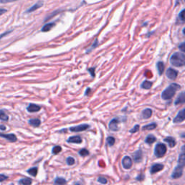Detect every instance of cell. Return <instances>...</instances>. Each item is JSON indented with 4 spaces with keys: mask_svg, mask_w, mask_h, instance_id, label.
Wrapping results in <instances>:
<instances>
[{
    "mask_svg": "<svg viewBox=\"0 0 185 185\" xmlns=\"http://www.w3.org/2000/svg\"><path fill=\"white\" fill-rule=\"evenodd\" d=\"M166 146L163 143H158L155 147L154 154L157 158H161L166 152Z\"/></svg>",
    "mask_w": 185,
    "mask_h": 185,
    "instance_id": "obj_4",
    "label": "cell"
},
{
    "mask_svg": "<svg viewBox=\"0 0 185 185\" xmlns=\"http://www.w3.org/2000/svg\"><path fill=\"white\" fill-rule=\"evenodd\" d=\"M0 129H1V130H6V127L1 124V125H0Z\"/></svg>",
    "mask_w": 185,
    "mask_h": 185,
    "instance_id": "obj_44",
    "label": "cell"
},
{
    "mask_svg": "<svg viewBox=\"0 0 185 185\" xmlns=\"http://www.w3.org/2000/svg\"><path fill=\"white\" fill-rule=\"evenodd\" d=\"M68 142L69 143H76V144H80V143L82 142V139L78 135L75 136H72V137H69L68 140Z\"/></svg>",
    "mask_w": 185,
    "mask_h": 185,
    "instance_id": "obj_15",
    "label": "cell"
},
{
    "mask_svg": "<svg viewBox=\"0 0 185 185\" xmlns=\"http://www.w3.org/2000/svg\"><path fill=\"white\" fill-rule=\"evenodd\" d=\"M179 48L182 52H185V43L182 42L179 45Z\"/></svg>",
    "mask_w": 185,
    "mask_h": 185,
    "instance_id": "obj_36",
    "label": "cell"
},
{
    "mask_svg": "<svg viewBox=\"0 0 185 185\" xmlns=\"http://www.w3.org/2000/svg\"><path fill=\"white\" fill-rule=\"evenodd\" d=\"M12 31H7V32H5V33H2V34L1 35V36H0V39H1V38H3V37H4V36H7V35H8V34H9V33H10Z\"/></svg>",
    "mask_w": 185,
    "mask_h": 185,
    "instance_id": "obj_40",
    "label": "cell"
},
{
    "mask_svg": "<svg viewBox=\"0 0 185 185\" xmlns=\"http://www.w3.org/2000/svg\"><path fill=\"white\" fill-rule=\"evenodd\" d=\"M88 71L89 72L90 74H91V75L92 76V78L95 77V75H96V74H95V68H89L88 69Z\"/></svg>",
    "mask_w": 185,
    "mask_h": 185,
    "instance_id": "obj_37",
    "label": "cell"
},
{
    "mask_svg": "<svg viewBox=\"0 0 185 185\" xmlns=\"http://www.w3.org/2000/svg\"><path fill=\"white\" fill-rule=\"evenodd\" d=\"M152 111L151 108H145L142 111V118L145 119H148L150 118V117L152 116Z\"/></svg>",
    "mask_w": 185,
    "mask_h": 185,
    "instance_id": "obj_17",
    "label": "cell"
},
{
    "mask_svg": "<svg viewBox=\"0 0 185 185\" xmlns=\"http://www.w3.org/2000/svg\"><path fill=\"white\" fill-rule=\"evenodd\" d=\"M0 137L5 138L6 140H8L10 142H15L17 140V137L14 134H3L0 133Z\"/></svg>",
    "mask_w": 185,
    "mask_h": 185,
    "instance_id": "obj_13",
    "label": "cell"
},
{
    "mask_svg": "<svg viewBox=\"0 0 185 185\" xmlns=\"http://www.w3.org/2000/svg\"><path fill=\"white\" fill-rule=\"evenodd\" d=\"M89 127L90 126L87 124H80V125L70 127V128H69V130H70L71 132H79L86 130L87 129L89 128Z\"/></svg>",
    "mask_w": 185,
    "mask_h": 185,
    "instance_id": "obj_5",
    "label": "cell"
},
{
    "mask_svg": "<svg viewBox=\"0 0 185 185\" xmlns=\"http://www.w3.org/2000/svg\"><path fill=\"white\" fill-rule=\"evenodd\" d=\"M184 11L185 10L183 9L179 13V15H178V18H177V20H179V21L181 22V23H184V20H185V18H184Z\"/></svg>",
    "mask_w": 185,
    "mask_h": 185,
    "instance_id": "obj_26",
    "label": "cell"
},
{
    "mask_svg": "<svg viewBox=\"0 0 185 185\" xmlns=\"http://www.w3.org/2000/svg\"><path fill=\"white\" fill-rule=\"evenodd\" d=\"M0 119L4 122L8 121L9 119L8 116L5 114V112H4L3 110H0Z\"/></svg>",
    "mask_w": 185,
    "mask_h": 185,
    "instance_id": "obj_27",
    "label": "cell"
},
{
    "mask_svg": "<svg viewBox=\"0 0 185 185\" xmlns=\"http://www.w3.org/2000/svg\"><path fill=\"white\" fill-rule=\"evenodd\" d=\"M166 77L170 80H175L177 78L178 71L173 68H168L166 72Z\"/></svg>",
    "mask_w": 185,
    "mask_h": 185,
    "instance_id": "obj_8",
    "label": "cell"
},
{
    "mask_svg": "<svg viewBox=\"0 0 185 185\" xmlns=\"http://www.w3.org/2000/svg\"><path fill=\"white\" fill-rule=\"evenodd\" d=\"M27 172L29 173L30 175L33 176V177H36L37 175V173H38V168L37 167H33L31 168H30L27 171Z\"/></svg>",
    "mask_w": 185,
    "mask_h": 185,
    "instance_id": "obj_28",
    "label": "cell"
},
{
    "mask_svg": "<svg viewBox=\"0 0 185 185\" xmlns=\"http://www.w3.org/2000/svg\"><path fill=\"white\" fill-rule=\"evenodd\" d=\"M62 151V148L60 146H54L52 149V153L56 155Z\"/></svg>",
    "mask_w": 185,
    "mask_h": 185,
    "instance_id": "obj_32",
    "label": "cell"
},
{
    "mask_svg": "<svg viewBox=\"0 0 185 185\" xmlns=\"http://www.w3.org/2000/svg\"><path fill=\"white\" fill-rule=\"evenodd\" d=\"M163 164H161V163H156L154 164V165H152L151 166V168H150V173H152V174H153L155 173H157L158 172H160V171L163 170Z\"/></svg>",
    "mask_w": 185,
    "mask_h": 185,
    "instance_id": "obj_11",
    "label": "cell"
},
{
    "mask_svg": "<svg viewBox=\"0 0 185 185\" xmlns=\"http://www.w3.org/2000/svg\"><path fill=\"white\" fill-rule=\"evenodd\" d=\"M152 85V83L151 82H150L148 80H145L143 81L142 84H141V88L145 90H149L151 88Z\"/></svg>",
    "mask_w": 185,
    "mask_h": 185,
    "instance_id": "obj_20",
    "label": "cell"
},
{
    "mask_svg": "<svg viewBox=\"0 0 185 185\" xmlns=\"http://www.w3.org/2000/svg\"><path fill=\"white\" fill-rule=\"evenodd\" d=\"M185 164V155H184V145L182 147V152L179 155V159H178V164L173 170L172 174V179H179L183 174L184 166Z\"/></svg>",
    "mask_w": 185,
    "mask_h": 185,
    "instance_id": "obj_1",
    "label": "cell"
},
{
    "mask_svg": "<svg viewBox=\"0 0 185 185\" xmlns=\"http://www.w3.org/2000/svg\"><path fill=\"white\" fill-rule=\"evenodd\" d=\"M66 183H67V181L64 179V178L57 177L56 179H54V184H64Z\"/></svg>",
    "mask_w": 185,
    "mask_h": 185,
    "instance_id": "obj_29",
    "label": "cell"
},
{
    "mask_svg": "<svg viewBox=\"0 0 185 185\" xmlns=\"http://www.w3.org/2000/svg\"><path fill=\"white\" fill-rule=\"evenodd\" d=\"M7 11H8V10H7L6 9H4V8H0V15H3V14L7 12Z\"/></svg>",
    "mask_w": 185,
    "mask_h": 185,
    "instance_id": "obj_42",
    "label": "cell"
},
{
    "mask_svg": "<svg viewBox=\"0 0 185 185\" xmlns=\"http://www.w3.org/2000/svg\"><path fill=\"white\" fill-rule=\"evenodd\" d=\"M90 91H91V88H88L86 89V91H85V95H88Z\"/></svg>",
    "mask_w": 185,
    "mask_h": 185,
    "instance_id": "obj_43",
    "label": "cell"
},
{
    "mask_svg": "<svg viewBox=\"0 0 185 185\" xmlns=\"http://www.w3.org/2000/svg\"><path fill=\"white\" fill-rule=\"evenodd\" d=\"M144 178H145V176L144 175H143V174H140V176H139V177H138L137 178H136V179L139 180V181H142V180L144 179Z\"/></svg>",
    "mask_w": 185,
    "mask_h": 185,
    "instance_id": "obj_41",
    "label": "cell"
},
{
    "mask_svg": "<svg viewBox=\"0 0 185 185\" xmlns=\"http://www.w3.org/2000/svg\"><path fill=\"white\" fill-rule=\"evenodd\" d=\"M133 159L136 163H140L142 160V150H138L133 153Z\"/></svg>",
    "mask_w": 185,
    "mask_h": 185,
    "instance_id": "obj_12",
    "label": "cell"
},
{
    "mask_svg": "<svg viewBox=\"0 0 185 185\" xmlns=\"http://www.w3.org/2000/svg\"><path fill=\"white\" fill-rule=\"evenodd\" d=\"M106 142H107L108 145H109V146H113L115 143V138L114 137H108L107 138Z\"/></svg>",
    "mask_w": 185,
    "mask_h": 185,
    "instance_id": "obj_31",
    "label": "cell"
},
{
    "mask_svg": "<svg viewBox=\"0 0 185 185\" xmlns=\"http://www.w3.org/2000/svg\"><path fill=\"white\" fill-rule=\"evenodd\" d=\"M79 155L82 157H85V156H87L89 155V151L87 149H85V148H82L79 151Z\"/></svg>",
    "mask_w": 185,
    "mask_h": 185,
    "instance_id": "obj_30",
    "label": "cell"
},
{
    "mask_svg": "<svg viewBox=\"0 0 185 185\" xmlns=\"http://www.w3.org/2000/svg\"><path fill=\"white\" fill-rule=\"evenodd\" d=\"M156 138L154 135H149L145 139V142L148 143V144H152V143L156 142Z\"/></svg>",
    "mask_w": 185,
    "mask_h": 185,
    "instance_id": "obj_24",
    "label": "cell"
},
{
    "mask_svg": "<svg viewBox=\"0 0 185 185\" xmlns=\"http://www.w3.org/2000/svg\"><path fill=\"white\" fill-rule=\"evenodd\" d=\"M181 88V86L180 85L177 84V83H172L169 86L164 90L161 94V98L163 99V100H170L172 99L173 96H174L176 92H177L178 90Z\"/></svg>",
    "mask_w": 185,
    "mask_h": 185,
    "instance_id": "obj_2",
    "label": "cell"
},
{
    "mask_svg": "<svg viewBox=\"0 0 185 185\" xmlns=\"http://www.w3.org/2000/svg\"><path fill=\"white\" fill-rule=\"evenodd\" d=\"M185 103V92H182L179 96H178L177 98L176 99L174 104L175 105H178V104H184Z\"/></svg>",
    "mask_w": 185,
    "mask_h": 185,
    "instance_id": "obj_14",
    "label": "cell"
},
{
    "mask_svg": "<svg viewBox=\"0 0 185 185\" xmlns=\"http://www.w3.org/2000/svg\"><path fill=\"white\" fill-rule=\"evenodd\" d=\"M54 25H55V23L54 22L47 23V24H46V25H43L42 28H41V31H42V32H48V31H49L50 30L52 29V28L54 27Z\"/></svg>",
    "mask_w": 185,
    "mask_h": 185,
    "instance_id": "obj_19",
    "label": "cell"
},
{
    "mask_svg": "<svg viewBox=\"0 0 185 185\" xmlns=\"http://www.w3.org/2000/svg\"><path fill=\"white\" fill-rule=\"evenodd\" d=\"M20 184H24V185H29L32 183L31 179L30 178H23L18 182Z\"/></svg>",
    "mask_w": 185,
    "mask_h": 185,
    "instance_id": "obj_25",
    "label": "cell"
},
{
    "mask_svg": "<svg viewBox=\"0 0 185 185\" xmlns=\"http://www.w3.org/2000/svg\"><path fill=\"white\" fill-rule=\"evenodd\" d=\"M28 123L31 124V126L35 127H38L40 126L41 124V120L38 119H31L28 121Z\"/></svg>",
    "mask_w": 185,
    "mask_h": 185,
    "instance_id": "obj_22",
    "label": "cell"
},
{
    "mask_svg": "<svg viewBox=\"0 0 185 185\" xmlns=\"http://www.w3.org/2000/svg\"><path fill=\"white\" fill-rule=\"evenodd\" d=\"M164 141H165L166 142H167L168 145H169L170 148H173L176 145V140L175 139L172 138V137H167L164 139Z\"/></svg>",
    "mask_w": 185,
    "mask_h": 185,
    "instance_id": "obj_18",
    "label": "cell"
},
{
    "mask_svg": "<svg viewBox=\"0 0 185 185\" xmlns=\"http://www.w3.org/2000/svg\"><path fill=\"white\" fill-rule=\"evenodd\" d=\"M75 159H74L72 157H69V158H67V163H68V165L72 166L73 165V164H75Z\"/></svg>",
    "mask_w": 185,
    "mask_h": 185,
    "instance_id": "obj_33",
    "label": "cell"
},
{
    "mask_svg": "<svg viewBox=\"0 0 185 185\" xmlns=\"http://www.w3.org/2000/svg\"><path fill=\"white\" fill-rule=\"evenodd\" d=\"M157 127L156 123H154L152 122L151 124H147V125H145L142 127V130H152V129H156Z\"/></svg>",
    "mask_w": 185,
    "mask_h": 185,
    "instance_id": "obj_23",
    "label": "cell"
},
{
    "mask_svg": "<svg viewBox=\"0 0 185 185\" xmlns=\"http://www.w3.org/2000/svg\"><path fill=\"white\" fill-rule=\"evenodd\" d=\"M178 2H179V0H176V2H175V3H176V4H175V6H177V4H179V3H178ZM179 2H180V0H179Z\"/></svg>",
    "mask_w": 185,
    "mask_h": 185,
    "instance_id": "obj_45",
    "label": "cell"
},
{
    "mask_svg": "<svg viewBox=\"0 0 185 185\" xmlns=\"http://www.w3.org/2000/svg\"><path fill=\"white\" fill-rule=\"evenodd\" d=\"M41 109V106L34 103L29 104V106L27 107L28 112H37Z\"/></svg>",
    "mask_w": 185,
    "mask_h": 185,
    "instance_id": "obj_16",
    "label": "cell"
},
{
    "mask_svg": "<svg viewBox=\"0 0 185 185\" xmlns=\"http://www.w3.org/2000/svg\"><path fill=\"white\" fill-rule=\"evenodd\" d=\"M43 5V1H39L38 2H36V4H33V6L31 7L29 9H28V10L25 11V12L26 13H31V12H33L36 11L39 9L40 8H41Z\"/></svg>",
    "mask_w": 185,
    "mask_h": 185,
    "instance_id": "obj_10",
    "label": "cell"
},
{
    "mask_svg": "<svg viewBox=\"0 0 185 185\" xmlns=\"http://www.w3.org/2000/svg\"><path fill=\"white\" fill-rule=\"evenodd\" d=\"M8 176H6L4 174H2V173H0V182H3L6 179H8Z\"/></svg>",
    "mask_w": 185,
    "mask_h": 185,
    "instance_id": "obj_38",
    "label": "cell"
},
{
    "mask_svg": "<svg viewBox=\"0 0 185 185\" xmlns=\"http://www.w3.org/2000/svg\"><path fill=\"white\" fill-rule=\"evenodd\" d=\"M119 119L118 118H114L108 124V128L112 131H118L119 130Z\"/></svg>",
    "mask_w": 185,
    "mask_h": 185,
    "instance_id": "obj_6",
    "label": "cell"
},
{
    "mask_svg": "<svg viewBox=\"0 0 185 185\" xmlns=\"http://www.w3.org/2000/svg\"><path fill=\"white\" fill-rule=\"evenodd\" d=\"M184 112H185L184 108H183V109H182L181 111H180V112L177 114V115L176 116L174 119H173V123H179V122H183L185 119Z\"/></svg>",
    "mask_w": 185,
    "mask_h": 185,
    "instance_id": "obj_9",
    "label": "cell"
},
{
    "mask_svg": "<svg viewBox=\"0 0 185 185\" xmlns=\"http://www.w3.org/2000/svg\"><path fill=\"white\" fill-rule=\"evenodd\" d=\"M157 69H158V74L161 75L163 73L164 69H165V65H164L163 62H158V63H157Z\"/></svg>",
    "mask_w": 185,
    "mask_h": 185,
    "instance_id": "obj_21",
    "label": "cell"
},
{
    "mask_svg": "<svg viewBox=\"0 0 185 185\" xmlns=\"http://www.w3.org/2000/svg\"><path fill=\"white\" fill-rule=\"evenodd\" d=\"M122 166L123 167L125 168V169H129L132 166V158L129 156H124L123 159H122Z\"/></svg>",
    "mask_w": 185,
    "mask_h": 185,
    "instance_id": "obj_7",
    "label": "cell"
},
{
    "mask_svg": "<svg viewBox=\"0 0 185 185\" xmlns=\"http://www.w3.org/2000/svg\"><path fill=\"white\" fill-rule=\"evenodd\" d=\"M170 62L175 67H182L185 64V56L183 52H176L172 55Z\"/></svg>",
    "mask_w": 185,
    "mask_h": 185,
    "instance_id": "obj_3",
    "label": "cell"
},
{
    "mask_svg": "<svg viewBox=\"0 0 185 185\" xmlns=\"http://www.w3.org/2000/svg\"><path fill=\"white\" fill-rule=\"evenodd\" d=\"M139 129H140V125H138V124H136V125L132 129H131L130 130H129V132L135 133V132H137L139 131Z\"/></svg>",
    "mask_w": 185,
    "mask_h": 185,
    "instance_id": "obj_34",
    "label": "cell"
},
{
    "mask_svg": "<svg viewBox=\"0 0 185 185\" xmlns=\"http://www.w3.org/2000/svg\"><path fill=\"white\" fill-rule=\"evenodd\" d=\"M98 182H100V183H101V184H106L108 182L107 179H106V178L103 177H99L98 178Z\"/></svg>",
    "mask_w": 185,
    "mask_h": 185,
    "instance_id": "obj_35",
    "label": "cell"
},
{
    "mask_svg": "<svg viewBox=\"0 0 185 185\" xmlns=\"http://www.w3.org/2000/svg\"><path fill=\"white\" fill-rule=\"evenodd\" d=\"M16 1H18V0H0V2L2 4H6V3H10V2H13Z\"/></svg>",
    "mask_w": 185,
    "mask_h": 185,
    "instance_id": "obj_39",
    "label": "cell"
}]
</instances>
